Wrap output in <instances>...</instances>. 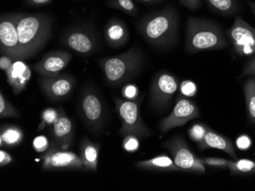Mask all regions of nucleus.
Segmentation results:
<instances>
[{
    "label": "nucleus",
    "mask_w": 255,
    "mask_h": 191,
    "mask_svg": "<svg viewBox=\"0 0 255 191\" xmlns=\"http://www.w3.org/2000/svg\"><path fill=\"white\" fill-rule=\"evenodd\" d=\"M105 39L112 48H120L127 44L129 40V33L124 21L113 18L105 28Z\"/></svg>",
    "instance_id": "obj_18"
},
{
    "label": "nucleus",
    "mask_w": 255,
    "mask_h": 191,
    "mask_svg": "<svg viewBox=\"0 0 255 191\" xmlns=\"http://www.w3.org/2000/svg\"><path fill=\"white\" fill-rule=\"evenodd\" d=\"M236 145L241 150H246L252 145V140L247 135H242L236 140Z\"/></svg>",
    "instance_id": "obj_37"
},
{
    "label": "nucleus",
    "mask_w": 255,
    "mask_h": 191,
    "mask_svg": "<svg viewBox=\"0 0 255 191\" xmlns=\"http://www.w3.org/2000/svg\"><path fill=\"white\" fill-rule=\"evenodd\" d=\"M62 42L67 48L82 55H90L97 50L95 35L83 28H77L67 32L63 38Z\"/></svg>",
    "instance_id": "obj_15"
},
{
    "label": "nucleus",
    "mask_w": 255,
    "mask_h": 191,
    "mask_svg": "<svg viewBox=\"0 0 255 191\" xmlns=\"http://www.w3.org/2000/svg\"><path fill=\"white\" fill-rule=\"evenodd\" d=\"M123 149L129 153L137 152L140 147L139 138L134 135H127L123 139Z\"/></svg>",
    "instance_id": "obj_30"
},
{
    "label": "nucleus",
    "mask_w": 255,
    "mask_h": 191,
    "mask_svg": "<svg viewBox=\"0 0 255 191\" xmlns=\"http://www.w3.org/2000/svg\"><path fill=\"white\" fill-rule=\"evenodd\" d=\"M228 45L223 30L214 21L193 17L187 19L186 51L188 54L224 49Z\"/></svg>",
    "instance_id": "obj_3"
},
{
    "label": "nucleus",
    "mask_w": 255,
    "mask_h": 191,
    "mask_svg": "<svg viewBox=\"0 0 255 191\" xmlns=\"http://www.w3.org/2000/svg\"><path fill=\"white\" fill-rule=\"evenodd\" d=\"M200 161L203 165L208 166L214 167V168H228L230 161L221 158H200Z\"/></svg>",
    "instance_id": "obj_32"
},
{
    "label": "nucleus",
    "mask_w": 255,
    "mask_h": 191,
    "mask_svg": "<svg viewBox=\"0 0 255 191\" xmlns=\"http://www.w3.org/2000/svg\"><path fill=\"white\" fill-rule=\"evenodd\" d=\"M80 112L89 128L97 132L103 127L106 111L103 101L95 90L89 87L84 89L80 97Z\"/></svg>",
    "instance_id": "obj_9"
},
{
    "label": "nucleus",
    "mask_w": 255,
    "mask_h": 191,
    "mask_svg": "<svg viewBox=\"0 0 255 191\" xmlns=\"http://www.w3.org/2000/svg\"><path fill=\"white\" fill-rule=\"evenodd\" d=\"M253 57L251 58L249 62L245 65L244 69L242 71L239 78H242L245 76H254L255 77V54Z\"/></svg>",
    "instance_id": "obj_35"
},
{
    "label": "nucleus",
    "mask_w": 255,
    "mask_h": 191,
    "mask_svg": "<svg viewBox=\"0 0 255 191\" xmlns=\"http://www.w3.org/2000/svg\"><path fill=\"white\" fill-rule=\"evenodd\" d=\"M61 109L48 108L44 109L41 114V122L38 125V132H41L47 127H51L56 120L60 116Z\"/></svg>",
    "instance_id": "obj_27"
},
{
    "label": "nucleus",
    "mask_w": 255,
    "mask_h": 191,
    "mask_svg": "<svg viewBox=\"0 0 255 191\" xmlns=\"http://www.w3.org/2000/svg\"><path fill=\"white\" fill-rule=\"evenodd\" d=\"M137 1L146 4H155L158 3V2H163L164 0H137Z\"/></svg>",
    "instance_id": "obj_41"
},
{
    "label": "nucleus",
    "mask_w": 255,
    "mask_h": 191,
    "mask_svg": "<svg viewBox=\"0 0 255 191\" xmlns=\"http://www.w3.org/2000/svg\"><path fill=\"white\" fill-rule=\"evenodd\" d=\"M74 133L72 121L67 116L64 110L61 108L60 116L51 127L52 138L51 145L61 150H67L72 144Z\"/></svg>",
    "instance_id": "obj_16"
},
{
    "label": "nucleus",
    "mask_w": 255,
    "mask_h": 191,
    "mask_svg": "<svg viewBox=\"0 0 255 191\" xmlns=\"http://www.w3.org/2000/svg\"><path fill=\"white\" fill-rule=\"evenodd\" d=\"M164 146L171 154L173 162L180 172L206 173V168L200 158L193 153L188 144L181 136H174L169 139L164 144Z\"/></svg>",
    "instance_id": "obj_6"
},
{
    "label": "nucleus",
    "mask_w": 255,
    "mask_h": 191,
    "mask_svg": "<svg viewBox=\"0 0 255 191\" xmlns=\"http://www.w3.org/2000/svg\"><path fill=\"white\" fill-rule=\"evenodd\" d=\"M39 84L44 95L57 102L68 98L75 87L76 79L70 74H59L53 77L41 76Z\"/></svg>",
    "instance_id": "obj_13"
},
{
    "label": "nucleus",
    "mask_w": 255,
    "mask_h": 191,
    "mask_svg": "<svg viewBox=\"0 0 255 191\" xmlns=\"http://www.w3.org/2000/svg\"><path fill=\"white\" fill-rule=\"evenodd\" d=\"M135 166L141 170L157 172H180L173 161L166 155H160L147 160L139 161Z\"/></svg>",
    "instance_id": "obj_21"
},
{
    "label": "nucleus",
    "mask_w": 255,
    "mask_h": 191,
    "mask_svg": "<svg viewBox=\"0 0 255 191\" xmlns=\"http://www.w3.org/2000/svg\"><path fill=\"white\" fill-rule=\"evenodd\" d=\"M179 18L171 5L144 16L137 25L139 32L151 46L159 49L170 48L178 36Z\"/></svg>",
    "instance_id": "obj_1"
},
{
    "label": "nucleus",
    "mask_w": 255,
    "mask_h": 191,
    "mask_svg": "<svg viewBox=\"0 0 255 191\" xmlns=\"http://www.w3.org/2000/svg\"><path fill=\"white\" fill-rule=\"evenodd\" d=\"M246 3H247L248 5L250 7L252 13H253L255 16V2L250 1V0H246Z\"/></svg>",
    "instance_id": "obj_42"
},
{
    "label": "nucleus",
    "mask_w": 255,
    "mask_h": 191,
    "mask_svg": "<svg viewBox=\"0 0 255 191\" xmlns=\"http://www.w3.org/2000/svg\"><path fill=\"white\" fill-rule=\"evenodd\" d=\"M18 13L5 14L0 18V49L1 54L15 60H21L17 30Z\"/></svg>",
    "instance_id": "obj_12"
},
{
    "label": "nucleus",
    "mask_w": 255,
    "mask_h": 191,
    "mask_svg": "<svg viewBox=\"0 0 255 191\" xmlns=\"http://www.w3.org/2000/svg\"><path fill=\"white\" fill-rule=\"evenodd\" d=\"M122 94L126 100L134 101L138 98L139 89L134 84H128L123 87Z\"/></svg>",
    "instance_id": "obj_34"
},
{
    "label": "nucleus",
    "mask_w": 255,
    "mask_h": 191,
    "mask_svg": "<svg viewBox=\"0 0 255 191\" xmlns=\"http://www.w3.org/2000/svg\"><path fill=\"white\" fill-rule=\"evenodd\" d=\"M117 112L121 120L120 135H134L139 139L150 136L151 131L141 119L140 113V100H124L113 97Z\"/></svg>",
    "instance_id": "obj_5"
},
{
    "label": "nucleus",
    "mask_w": 255,
    "mask_h": 191,
    "mask_svg": "<svg viewBox=\"0 0 255 191\" xmlns=\"http://www.w3.org/2000/svg\"><path fill=\"white\" fill-rule=\"evenodd\" d=\"M44 171H81L87 172L81 157L74 152L61 150L52 145L42 155Z\"/></svg>",
    "instance_id": "obj_10"
},
{
    "label": "nucleus",
    "mask_w": 255,
    "mask_h": 191,
    "mask_svg": "<svg viewBox=\"0 0 255 191\" xmlns=\"http://www.w3.org/2000/svg\"><path fill=\"white\" fill-rule=\"evenodd\" d=\"M72 60V54L67 51H51L33 65L40 76L53 77L59 75Z\"/></svg>",
    "instance_id": "obj_14"
},
{
    "label": "nucleus",
    "mask_w": 255,
    "mask_h": 191,
    "mask_svg": "<svg viewBox=\"0 0 255 191\" xmlns=\"http://www.w3.org/2000/svg\"><path fill=\"white\" fill-rule=\"evenodd\" d=\"M25 1L27 5L33 7L41 6L51 2V0H25Z\"/></svg>",
    "instance_id": "obj_40"
},
{
    "label": "nucleus",
    "mask_w": 255,
    "mask_h": 191,
    "mask_svg": "<svg viewBox=\"0 0 255 191\" xmlns=\"http://www.w3.org/2000/svg\"><path fill=\"white\" fill-rule=\"evenodd\" d=\"M24 132L21 128L14 125H2L0 129V146L15 147L22 142Z\"/></svg>",
    "instance_id": "obj_22"
},
{
    "label": "nucleus",
    "mask_w": 255,
    "mask_h": 191,
    "mask_svg": "<svg viewBox=\"0 0 255 191\" xmlns=\"http://www.w3.org/2000/svg\"><path fill=\"white\" fill-rule=\"evenodd\" d=\"M7 81L15 95H18L26 88L31 79L30 67L22 60H16L5 72Z\"/></svg>",
    "instance_id": "obj_17"
},
{
    "label": "nucleus",
    "mask_w": 255,
    "mask_h": 191,
    "mask_svg": "<svg viewBox=\"0 0 255 191\" xmlns=\"http://www.w3.org/2000/svg\"><path fill=\"white\" fill-rule=\"evenodd\" d=\"M12 162L13 158L10 154L4 150L0 151V166H6Z\"/></svg>",
    "instance_id": "obj_39"
},
{
    "label": "nucleus",
    "mask_w": 255,
    "mask_h": 191,
    "mask_svg": "<svg viewBox=\"0 0 255 191\" xmlns=\"http://www.w3.org/2000/svg\"><path fill=\"white\" fill-rule=\"evenodd\" d=\"M179 87L180 94L187 98L195 96L197 92V86L196 83L191 80L183 81Z\"/></svg>",
    "instance_id": "obj_31"
},
{
    "label": "nucleus",
    "mask_w": 255,
    "mask_h": 191,
    "mask_svg": "<svg viewBox=\"0 0 255 191\" xmlns=\"http://www.w3.org/2000/svg\"><path fill=\"white\" fill-rule=\"evenodd\" d=\"M107 6L121 10L122 12L132 17H137L139 14L138 8L134 0H107Z\"/></svg>",
    "instance_id": "obj_26"
},
{
    "label": "nucleus",
    "mask_w": 255,
    "mask_h": 191,
    "mask_svg": "<svg viewBox=\"0 0 255 191\" xmlns=\"http://www.w3.org/2000/svg\"><path fill=\"white\" fill-rule=\"evenodd\" d=\"M233 51L240 57H250L255 54V28L239 15L233 26L226 31Z\"/></svg>",
    "instance_id": "obj_8"
},
{
    "label": "nucleus",
    "mask_w": 255,
    "mask_h": 191,
    "mask_svg": "<svg viewBox=\"0 0 255 191\" xmlns=\"http://www.w3.org/2000/svg\"><path fill=\"white\" fill-rule=\"evenodd\" d=\"M208 126L206 125L203 124H195L189 129V136L192 141L199 143L204 138Z\"/></svg>",
    "instance_id": "obj_29"
},
{
    "label": "nucleus",
    "mask_w": 255,
    "mask_h": 191,
    "mask_svg": "<svg viewBox=\"0 0 255 191\" xmlns=\"http://www.w3.org/2000/svg\"><path fill=\"white\" fill-rule=\"evenodd\" d=\"M20 115L18 110L11 105L4 96L3 93H0V117L1 118H18Z\"/></svg>",
    "instance_id": "obj_28"
},
{
    "label": "nucleus",
    "mask_w": 255,
    "mask_h": 191,
    "mask_svg": "<svg viewBox=\"0 0 255 191\" xmlns=\"http://www.w3.org/2000/svg\"><path fill=\"white\" fill-rule=\"evenodd\" d=\"M198 147L200 150H205L207 149H220L229 154L231 157H233V159H237V155L235 150L234 145L232 143L230 139L213 130L209 127L203 140L199 142Z\"/></svg>",
    "instance_id": "obj_19"
},
{
    "label": "nucleus",
    "mask_w": 255,
    "mask_h": 191,
    "mask_svg": "<svg viewBox=\"0 0 255 191\" xmlns=\"http://www.w3.org/2000/svg\"><path fill=\"white\" fill-rule=\"evenodd\" d=\"M101 144L90 140L87 137L83 138L80 143V157L84 162L87 172H97L99 154Z\"/></svg>",
    "instance_id": "obj_20"
},
{
    "label": "nucleus",
    "mask_w": 255,
    "mask_h": 191,
    "mask_svg": "<svg viewBox=\"0 0 255 191\" xmlns=\"http://www.w3.org/2000/svg\"><path fill=\"white\" fill-rule=\"evenodd\" d=\"M208 7L219 15L233 16L240 8L239 0H204Z\"/></svg>",
    "instance_id": "obj_23"
},
{
    "label": "nucleus",
    "mask_w": 255,
    "mask_h": 191,
    "mask_svg": "<svg viewBox=\"0 0 255 191\" xmlns=\"http://www.w3.org/2000/svg\"><path fill=\"white\" fill-rule=\"evenodd\" d=\"M98 64L106 81L117 87L138 73L144 64V55L138 48H132L120 55L103 58Z\"/></svg>",
    "instance_id": "obj_4"
},
{
    "label": "nucleus",
    "mask_w": 255,
    "mask_h": 191,
    "mask_svg": "<svg viewBox=\"0 0 255 191\" xmlns=\"http://www.w3.org/2000/svg\"><path fill=\"white\" fill-rule=\"evenodd\" d=\"M200 117V109L192 100L181 94L177 95V102L171 114L161 120L159 124L160 130L163 133L168 132L173 128L186 125L188 121Z\"/></svg>",
    "instance_id": "obj_11"
},
{
    "label": "nucleus",
    "mask_w": 255,
    "mask_h": 191,
    "mask_svg": "<svg viewBox=\"0 0 255 191\" xmlns=\"http://www.w3.org/2000/svg\"><path fill=\"white\" fill-rule=\"evenodd\" d=\"M52 24V18L46 14L18 13L17 30L22 61L45 46L51 37Z\"/></svg>",
    "instance_id": "obj_2"
},
{
    "label": "nucleus",
    "mask_w": 255,
    "mask_h": 191,
    "mask_svg": "<svg viewBox=\"0 0 255 191\" xmlns=\"http://www.w3.org/2000/svg\"><path fill=\"white\" fill-rule=\"evenodd\" d=\"M15 61L16 60L11 58L10 56L2 54L1 58H0V69L5 72H6L15 62Z\"/></svg>",
    "instance_id": "obj_36"
},
{
    "label": "nucleus",
    "mask_w": 255,
    "mask_h": 191,
    "mask_svg": "<svg viewBox=\"0 0 255 191\" xmlns=\"http://www.w3.org/2000/svg\"><path fill=\"white\" fill-rule=\"evenodd\" d=\"M228 168L235 175H250L255 173V162L249 159L230 161Z\"/></svg>",
    "instance_id": "obj_25"
},
{
    "label": "nucleus",
    "mask_w": 255,
    "mask_h": 191,
    "mask_svg": "<svg viewBox=\"0 0 255 191\" xmlns=\"http://www.w3.org/2000/svg\"><path fill=\"white\" fill-rule=\"evenodd\" d=\"M178 87V78L173 74L166 71L156 74L150 85V104L155 109H165L171 103Z\"/></svg>",
    "instance_id": "obj_7"
},
{
    "label": "nucleus",
    "mask_w": 255,
    "mask_h": 191,
    "mask_svg": "<svg viewBox=\"0 0 255 191\" xmlns=\"http://www.w3.org/2000/svg\"><path fill=\"white\" fill-rule=\"evenodd\" d=\"M32 145L34 150L38 153L45 152L51 146L48 138L44 136H38L34 138Z\"/></svg>",
    "instance_id": "obj_33"
},
{
    "label": "nucleus",
    "mask_w": 255,
    "mask_h": 191,
    "mask_svg": "<svg viewBox=\"0 0 255 191\" xmlns=\"http://www.w3.org/2000/svg\"><path fill=\"white\" fill-rule=\"evenodd\" d=\"M186 8L190 10H197L201 6L200 0H179Z\"/></svg>",
    "instance_id": "obj_38"
},
{
    "label": "nucleus",
    "mask_w": 255,
    "mask_h": 191,
    "mask_svg": "<svg viewBox=\"0 0 255 191\" xmlns=\"http://www.w3.org/2000/svg\"><path fill=\"white\" fill-rule=\"evenodd\" d=\"M248 117L255 125V77L252 76L244 85Z\"/></svg>",
    "instance_id": "obj_24"
}]
</instances>
